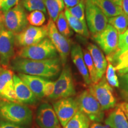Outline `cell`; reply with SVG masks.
Wrapping results in <instances>:
<instances>
[{"mask_svg":"<svg viewBox=\"0 0 128 128\" xmlns=\"http://www.w3.org/2000/svg\"><path fill=\"white\" fill-rule=\"evenodd\" d=\"M61 64L58 57L44 60H33L16 56L9 65L11 70L18 73L50 78L60 73Z\"/></svg>","mask_w":128,"mask_h":128,"instance_id":"1","label":"cell"},{"mask_svg":"<svg viewBox=\"0 0 128 128\" xmlns=\"http://www.w3.org/2000/svg\"><path fill=\"white\" fill-rule=\"evenodd\" d=\"M0 119L19 125H28L32 120V112L26 104L17 102H0Z\"/></svg>","mask_w":128,"mask_h":128,"instance_id":"2","label":"cell"},{"mask_svg":"<svg viewBox=\"0 0 128 128\" xmlns=\"http://www.w3.org/2000/svg\"><path fill=\"white\" fill-rule=\"evenodd\" d=\"M17 56L33 60H44L58 57L55 46L48 37L33 45L21 48Z\"/></svg>","mask_w":128,"mask_h":128,"instance_id":"3","label":"cell"},{"mask_svg":"<svg viewBox=\"0 0 128 128\" xmlns=\"http://www.w3.org/2000/svg\"><path fill=\"white\" fill-rule=\"evenodd\" d=\"M76 100L80 111L86 114L91 121L98 123L103 122L104 110L88 90L81 92Z\"/></svg>","mask_w":128,"mask_h":128,"instance_id":"4","label":"cell"},{"mask_svg":"<svg viewBox=\"0 0 128 128\" xmlns=\"http://www.w3.org/2000/svg\"><path fill=\"white\" fill-rule=\"evenodd\" d=\"M88 90L103 110L114 108L116 105V99L113 94V90L104 76L97 82L92 83L89 86Z\"/></svg>","mask_w":128,"mask_h":128,"instance_id":"5","label":"cell"},{"mask_svg":"<svg viewBox=\"0 0 128 128\" xmlns=\"http://www.w3.org/2000/svg\"><path fill=\"white\" fill-rule=\"evenodd\" d=\"M86 21L88 28L95 36L105 29L108 24V18L98 6L91 0H86L85 2Z\"/></svg>","mask_w":128,"mask_h":128,"instance_id":"6","label":"cell"},{"mask_svg":"<svg viewBox=\"0 0 128 128\" xmlns=\"http://www.w3.org/2000/svg\"><path fill=\"white\" fill-rule=\"evenodd\" d=\"M71 70L69 65H64L60 76L55 81V88L49 98L54 100L71 97L76 94Z\"/></svg>","mask_w":128,"mask_h":128,"instance_id":"7","label":"cell"},{"mask_svg":"<svg viewBox=\"0 0 128 128\" xmlns=\"http://www.w3.org/2000/svg\"><path fill=\"white\" fill-rule=\"evenodd\" d=\"M47 26L48 37L55 46L60 56L62 65H66L68 56L71 52V40L60 34L56 28L55 22L51 18L48 20Z\"/></svg>","mask_w":128,"mask_h":128,"instance_id":"8","label":"cell"},{"mask_svg":"<svg viewBox=\"0 0 128 128\" xmlns=\"http://www.w3.org/2000/svg\"><path fill=\"white\" fill-rule=\"evenodd\" d=\"M5 28L15 35L28 27L27 14L24 8L18 4L15 7L4 12Z\"/></svg>","mask_w":128,"mask_h":128,"instance_id":"9","label":"cell"},{"mask_svg":"<svg viewBox=\"0 0 128 128\" xmlns=\"http://www.w3.org/2000/svg\"><path fill=\"white\" fill-rule=\"evenodd\" d=\"M48 37L47 26H29L18 34H15V43L20 47H26L39 43Z\"/></svg>","mask_w":128,"mask_h":128,"instance_id":"10","label":"cell"},{"mask_svg":"<svg viewBox=\"0 0 128 128\" xmlns=\"http://www.w3.org/2000/svg\"><path fill=\"white\" fill-rule=\"evenodd\" d=\"M53 108L62 127L66 125L79 110L76 99L72 97L57 100L53 103Z\"/></svg>","mask_w":128,"mask_h":128,"instance_id":"11","label":"cell"},{"mask_svg":"<svg viewBox=\"0 0 128 128\" xmlns=\"http://www.w3.org/2000/svg\"><path fill=\"white\" fill-rule=\"evenodd\" d=\"M119 36L117 30L108 24L103 32L93 36V38L101 49L108 56L115 52L118 48Z\"/></svg>","mask_w":128,"mask_h":128,"instance_id":"12","label":"cell"},{"mask_svg":"<svg viewBox=\"0 0 128 128\" xmlns=\"http://www.w3.org/2000/svg\"><path fill=\"white\" fill-rule=\"evenodd\" d=\"M15 35L4 28L0 34V65L7 66L14 58Z\"/></svg>","mask_w":128,"mask_h":128,"instance_id":"13","label":"cell"},{"mask_svg":"<svg viewBox=\"0 0 128 128\" xmlns=\"http://www.w3.org/2000/svg\"><path fill=\"white\" fill-rule=\"evenodd\" d=\"M35 119L36 124L40 128H60L54 108L49 103H42L39 106Z\"/></svg>","mask_w":128,"mask_h":128,"instance_id":"14","label":"cell"},{"mask_svg":"<svg viewBox=\"0 0 128 128\" xmlns=\"http://www.w3.org/2000/svg\"><path fill=\"white\" fill-rule=\"evenodd\" d=\"M14 74L12 70L0 68V98L3 101L17 102L14 90Z\"/></svg>","mask_w":128,"mask_h":128,"instance_id":"15","label":"cell"},{"mask_svg":"<svg viewBox=\"0 0 128 128\" xmlns=\"http://www.w3.org/2000/svg\"><path fill=\"white\" fill-rule=\"evenodd\" d=\"M13 79L14 90L17 103L23 104H33L36 103L38 97L33 93L18 75L14 74Z\"/></svg>","mask_w":128,"mask_h":128,"instance_id":"16","label":"cell"},{"mask_svg":"<svg viewBox=\"0 0 128 128\" xmlns=\"http://www.w3.org/2000/svg\"><path fill=\"white\" fill-rule=\"evenodd\" d=\"M71 56L73 63L84 80L85 84L90 86L92 84L90 74L85 64L83 51L79 44H74L71 49Z\"/></svg>","mask_w":128,"mask_h":128,"instance_id":"17","label":"cell"},{"mask_svg":"<svg viewBox=\"0 0 128 128\" xmlns=\"http://www.w3.org/2000/svg\"><path fill=\"white\" fill-rule=\"evenodd\" d=\"M87 50L90 53L93 60L97 73V79L99 81L104 76L108 67V60L103 53L96 44H90L87 46Z\"/></svg>","mask_w":128,"mask_h":128,"instance_id":"18","label":"cell"},{"mask_svg":"<svg viewBox=\"0 0 128 128\" xmlns=\"http://www.w3.org/2000/svg\"><path fill=\"white\" fill-rule=\"evenodd\" d=\"M17 75L38 98L44 97V88L47 81L45 78L22 73H18Z\"/></svg>","mask_w":128,"mask_h":128,"instance_id":"19","label":"cell"},{"mask_svg":"<svg viewBox=\"0 0 128 128\" xmlns=\"http://www.w3.org/2000/svg\"><path fill=\"white\" fill-rule=\"evenodd\" d=\"M107 60L114 65L116 71L120 76L128 73V49L113 52L107 56Z\"/></svg>","mask_w":128,"mask_h":128,"instance_id":"20","label":"cell"},{"mask_svg":"<svg viewBox=\"0 0 128 128\" xmlns=\"http://www.w3.org/2000/svg\"><path fill=\"white\" fill-rule=\"evenodd\" d=\"M105 124L110 128H128V120L123 110L118 107L108 114Z\"/></svg>","mask_w":128,"mask_h":128,"instance_id":"21","label":"cell"},{"mask_svg":"<svg viewBox=\"0 0 128 128\" xmlns=\"http://www.w3.org/2000/svg\"><path fill=\"white\" fill-rule=\"evenodd\" d=\"M96 6H98L108 18L114 17L122 14L123 9L110 0H91Z\"/></svg>","mask_w":128,"mask_h":128,"instance_id":"22","label":"cell"},{"mask_svg":"<svg viewBox=\"0 0 128 128\" xmlns=\"http://www.w3.org/2000/svg\"><path fill=\"white\" fill-rule=\"evenodd\" d=\"M64 13L68 20L70 28L75 32L85 37H89L90 33L86 24V22H82L72 15L68 8H65Z\"/></svg>","mask_w":128,"mask_h":128,"instance_id":"23","label":"cell"},{"mask_svg":"<svg viewBox=\"0 0 128 128\" xmlns=\"http://www.w3.org/2000/svg\"><path fill=\"white\" fill-rule=\"evenodd\" d=\"M44 2L50 18L55 23L59 15L65 9L63 0H44Z\"/></svg>","mask_w":128,"mask_h":128,"instance_id":"24","label":"cell"},{"mask_svg":"<svg viewBox=\"0 0 128 128\" xmlns=\"http://www.w3.org/2000/svg\"><path fill=\"white\" fill-rule=\"evenodd\" d=\"M91 120L86 114L78 110L76 115L63 128H90Z\"/></svg>","mask_w":128,"mask_h":128,"instance_id":"25","label":"cell"},{"mask_svg":"<svg viewBox=\"0 0 128 128\" xmlns=\"http://www.w3.org/2000/svg\"><path fill=\"white\" fill-rule=\"evenodd\" d=\"M108 23L117 30L119 34H123L128 28V15L124 12L119 16L108 18Z\"/></svg>","mask_w":128,"mask_h":128,"instance_id":"26","label":"cell"},{"mask_svg":"<svg viewBox=\"0 0 128 128\" xmlns=\"http://www.w3.org/2000/svg\"><path fill=\"white\" fill-rule=\"evenodd\" d=\"M56 26L60 34L66 38H69L72 34L64 12H61L56 21Z\"/></svg>","mask_w":128,"mask_h":128,"instance_id":"27","label":"cell"},{"mask_svg":"<svg viewBox=\"0 0 128 128\" xmlns=\"http://www.w3.org/2000/svg\"><path fill=\"white\" fill-rule=\"evenodd\" d=\"M83 56L85 64L88 71L92 83H96L98 81L97 77V73L94 62L90 53L88 50H83Z\"/></svg>","mask_w":128,"mask_h":128,"instance_id":"28","label":"cell"},{"mask_svg":"<svg viewBox=\"0 0 128 128\" xmlns=\"http://www.w3.org/2000/svg\"><path fill=\"white\" fill-rule=\"evenodd\" d=\"M22 5L24 9L30 12L38 10L44 14L47 13L44 0H22Z\"/></svg>","mask_w":128,"mask_h":128,"instance_id":"29","label":"cell"},{"mask_svg":"<svg viewBox=\"0 0 128 128\" xmlns=\"http://www.w3.org/2000/svg\"><path fill=\"white\" fill-rule=\"evenodd\" d=\"M27 20L30 26L40 27L46 22V17L44 12L40 11H33L27 15Z\"/></svg>","mask_w":128,"mask_h":128,"instance_id":"30","label":"cell"},{"mask_svg":"<svg viewBox=\"0 0 128 128\" xmlns=\"http://www.w3.org/2000/svg\"><path fill=\"white\" fill-rule=\"evenodd\" d=\"M106 79L108 82L112 87H119V82L116 73V69L110 62H108V67L106 69Z\"/></svg>","mask_w":128,"mask_h":128,"instance_id":"31","label":"cell"},{"mask_svg":"<svg viewBox=\"0 0 128 128\" xmlns=\"http://www.w3.org/2000/svg\"><path fill=\"white\" fill-rule=\"evenodd\" d=\"M70 12L72 15L82 22H86L85 17V2L84 0H80L78 4L74 7L69 8Z\"/></svg>","mask_w":128,"mask_h":128,"instance_id":"32","label":"cell"},{"mask_svg":"<svg viewBox=\"0 0 128 128\" xmlns=\"http://www.w3.org/2000/svg\"><path fill=\"white\" fill-rule=\"evenodd\" d=\"M126 49H128V28L123 34H119V44L115 52H120Z\"/></svg>","mask_w":128,"mask_h":128,"instance_id":"33","label":"cell"},{"mask_svg":"<svg viewBox=\"0 0 128 128\" xmlns=\"http://www.w3.org/2000/svg\"><path fill=\"white\" fill-rule=\"evenodd\" d=\"M19 0H2L1 11L5 12L18 4Z\"/></svg>","mask_w":128,"mask_h":128,"instance_id":"34","label":"cell"},{"mask_svg":"<svg viewBox=\"0 0 128 128\" xmlns=\"http://www.w3.org/2000/svg\"><path fill=\"white\" fill-rule=\"evenodd\" d=\"M55 88V81L47 80L44 84V97H49L54 92Z\"/></svg>","mask_w":128,"mask_h":128,"instance_id":"35","label":"cell"},{"mask_svg":"<svg viewBox=\"0 0 128 128\" xmlns=\"http://www.w3.org/2000/svg\"><path fill=\"white\" fill-rule=\"evenodd\" d=\"M0 128H24L23 126L19 125L9 122L0 119Z\"/></svg>","mask_w":128,"mask_h":128,"instance_id":"36","label":"cell"},{"mask_svg":"<svg viewBox=\"0 0 128 128\" xmlns=\"http://www.w3.org/2000/svg\"><path fill=\"white\" fill-rule=\"evenodd\" d=\"M65 6L66 8H71L74 7L76 4H78L80 0H63Z\"/></svg>","mask_w":128,"mask_h":128,"instance_id":"37","label":"cell"},{"mask_svg":"<svg viewBox=\"0 0 128 128\" xmlns=\"http://www.w3.org/2000/svg\"><path fill=\"white\" fill-rule=\"evenodd\" d=\"M5 28L4 26V12L2 11H0V34L3 29Z\"/></svg>","mask_w":128,"mask_h":128,"instance_id":"38","label":"cell"},{"mask_svg":"<svg viewBox=\"0 0 128 128\" xmlns=\"http://www.w3.org/2000/svg\"><path fill=\"white\" fill-rule=\"evenodd\" d=\"M90 128H110L106 124H103L98 122H93L90 126Z\"/></svg>","mask_w":128,"mask_h":128,"instance_id":"39","label":"cell"},{"mask_svg":"<svg viewBox=\"0 0 128 128\" xmlns=\"http://www.w3.org/2000/svg\"><path fill=\"white\" fill-rule=\"evenodd\" d=\"M122 8L124 13L128 15V0H122Z\"/></svg>","mask_w":128,"mask_h":128,"instance_id":"40","label":"cell"},{"mask_svg":"<svg viewBox=\"0 0 128 128\" xmlns=\"http://www.w3.org/2000/svg\"><path fill=\"white\" fill-rule=\"evenodd\" d=\"M120 108L123 110L124 113L128 114V103H123L120 104Z\"/></svg>","mask_w":128,"mask_h":128,"instance_id":"41","label":"cell"},{"mask_svg":"<svg viewBox=\"0 0 128 128\" xmlns=\"http://www.w3.org/2000/svg\"><path fill=\"white\" fill-rule=\"evenodd\" d=\"M122 76L123 80H124V85H125L126 88H127L128 91V73L126 74L123 75V76Z\"/></svg>","mask_w":128,"mask_h":128,"instance_id":"42","label":"cell"},{"mask_svg":"<svg viewBox=\"0 0 128 128\" xmlns=\"http://www.w3.org/2000/svg\"><path fill=\"white\" fill-rule=\"evenodd\" d=\"M113 2H114V4H116L118 6H120L122 7V0H110Z\"/></svg>","mask_w":128,"mask_h":128,"instance_id":"43","label":"cell"},{"mask_svg":"<svg viewBox=\"0 0 128 128\" xmlns=\"http://www.w3.org/2000/svg\"><path fill=\"white\" fill-rule=\"evenodd\" d=\"M1 4H2V0H0V11H1Z\"/></svg>","mask_w":128,"mask_h":128,"instance_id":"44","label":"cell"},{"mask_svg":"<svg viewBox=\"0 0 128 128\" xmlns=\"http://www.w3.org/2000/svg\"><path fill=\"white\" fill-rule=\"evenodd\" d=\"M125 114H126V113H125ZM126 117H127V119H128V114H126Z\"/></svg>","mask_w":128,"mask_h":128,"instance_id":"45","label":"cell"},{"mask_svg":"<svg viewBox=\"0 0 128 128\" xmlns=\"http://www.w3.org/2000/svg\"><path fill=\"white\" fill-rule=\"evenodd\" d=\"M0 102H1V101H0Z\"/></svg>","mask_w":128,"mask_h":128,"instance_id":"46","label":"cell"}]
</instances>
